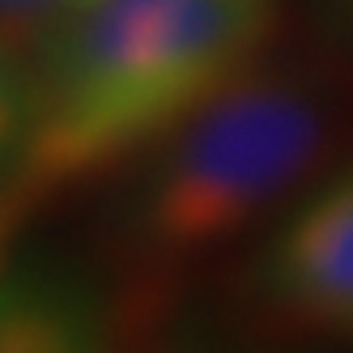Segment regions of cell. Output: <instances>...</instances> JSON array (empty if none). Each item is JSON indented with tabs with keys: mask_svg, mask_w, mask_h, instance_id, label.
Wrapping results in <instances>:
<instances>
[{
	"mask_svg": "<svg viewBox=\"0 0 353 353\" xmlns=\"http://www.w3.org/2000/svg\"><path fill=\"white\" fill-rule=\"evenodd\" d=\"M276 0H90L30 56L9 174L34 205L132 162L260 60Z\"/></svg>",
	"mask_w": 353,
	"mask_h": 353,
	"instance_id": "1",
	"label": "cell"
},
{
	"mask_svg": "<svg viewBox=\"0 0 353 353\" xmlns=\"http://www.w3.org/2000/svg\"><path fill=\"white\" fill-rule=\"evenodd\" d=\"M345 115L332 90L260 60L132 158L119 239L145 264H188L281 209L332 158Z\"/></svg>",
	"mask_w": 353,
	"mask_h": 353,
	"instance_id": "2",
	"label": "cell"
},
{
	"mask_svg": "<svg viewBox=\"0 0 353 353\" xmlns=\"http://www.w3.org/2000/svg\"><path fill=\"white\" fill-rule=\"evenodd\" d=\"M260 276L290 319L353 341V170L290 213L264 251Z\"/></svg>",
	"mask_w": 353,
	"mask_h": 353,
	"instance_id": "3",
	"label": "cell"
},
{
	"mask_svg": "<svg viewBox=\"0 0 353 353\" xmlns=\"http://www.w3.org/2000/svg\"><path fill=\"white\" fill-rule=\"evenodd\" d=\"M0 353H107V323L64 276L0 272Z\"/></svg>",
	"mask_w": 353,
	"mask_h": 353,
	"instance_id": "4",
	"label": "cell"
},
{
	"mask_svg": "<svg viewBox=\"0 0 353 353\" xmlns=\"http://www.w3.org/2000/svg\"><path fill=\"white\" fill-rule=\"evenodd\" d=\"M90 0H0V39L30 60Z\"/></svg>",
	"mask_w": 353,
	"mask_h": 353,
	"instance_id": "5",
	"label": "cell"
},
{
	"mask_svg": "<svg viewBox=\"0 0 353 353\" xmlns=\"http://www.w3.org/2000/svg\"><path fill=\"white\" fill-rule=\"evenodd\" d=\"M30 115V60L0 39V170L13 166V154Z\"/></svg>",
	"mask_w": 353,
	"mask_h": 353,
	"instance_id": "6",
	"label": "cell"
},
{
	"mask_svg": "<svg viewBox=\"0 0 353 353\" xmlns=\"http://www.w3.org/2000/svg\"><path fill=\"white\" fill-rule=\"evenodd\" d=\"M34 209V200L21 192V183L13 179L9 170H0V264L9 256V243L17 234V225L26 221V213Z\"/></svg>",
	"mask_w": 353,
	"mask_h": 353,
	"instance_id": "7",
	"label": "cell"
},
{
	"mask_svg": "<svg viewBox=\"0 0 353 353\" xmlns=\"http://www.w3.org/2000/svg\"><path fill=\"white\" fill-rule=\"evenodd\" d=\"M332 9H336V13L345 17V26L353 30V0H332Z\"/></svg>",
	"mask_w": 353,
	"mask_h": 353,
	"instance_id": "8",
	"label": "cell"
}]
</instances>
